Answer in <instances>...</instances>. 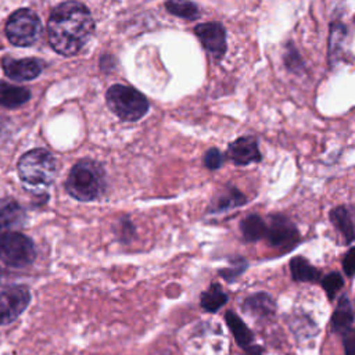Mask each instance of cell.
Instances as JSON below:
<instances>
[{"instance_id": "17", "label": "cell", "mask_w": 355, "mask_h": 355, "mask_svg": "<svg viewBox=\"0 0 355 355\" xmlns=\"http://www.w3.org/2000/svg\"><path fill=\"white\" fill-rule=\"evenodd\" d=\"M331 223L340 230L348 244L354 240V222L351 211L347 207H337L330 212Z\"/></svg>"}, {"instance_id": "1", "label": "cell", "mask_w": 355, "mask_h": 355, "mask_svg": "<svg viewBox=\"0 0 355 355\" xmlns=\"http://www.w3.org/2000/svg\"><path fill=\"white\" fill-rule=\"evenodd\" d=\"M94 21L89 10L78 1H65L57 6L47 22V35L51 47L61 55L78 54L90 39Z\"/></svg>"}, {"instance_id": "15", "label": "cell", "mask_w": 355, "mask_h": 355, "mask_svg": "<svg viewBox=\"0 0 355 355\" xmlns=\"http://www.w3.org/2000/svg\"><path fill=\"white\" fill-rule=\"evenodd\" d=\"M225 319H226V324H227L229 330L232 331L236 343L241 348H248L250 344L252 343L254 337H252L251 330L247 327V324L233 311H227L225 315Z\"/></svg>"}, {"instance_id": "26", "label": "cell", "mask_w": 355, "mask_h": 355, "mask_svg": "<svg viewBox=\"0 0 355 355\" xmlns=\"http://www.w3.org/2000/svg\"><path fill=\"white\" fill-rule=\"evenodd\" d=\"M343 268H344V272L348 277H352L354 276V269H355V255H354V250L349 248L347 255L344 257L343 259Z\"/></svg>"}, {"instance_id": "27", "label": "cell", "mask_w": 355, "mask_h": 355, "mask_svg": "<svg viewBox=\"0 0 355 355\" xmlns=\"http://www.w3.org/2000/svg\"><path fill=\"white\" fill-rule=\"evenodd\" d=\"M347 336L344 340V348H345V355H354L355 354V338H354V331L351 330L349 333L344 334Z\"/></svg>"}, {"instance_id": "5", "label": "cell", "mask_w": 355, "mask_h": 355, "mask_svg": "<svg viewBox=\"0 0 355 355\" xmlns=\"http://www.w3.org/2000/svg\"><path fill=\"white\" fill-rule=\"evenodd\" d=\"M36 248L33 241L17 232H0V261L11 268H25L35 262Z\"/></svg>"}, {"instance_id": "6", "label": "cell", "mask_w": 355, "mask_h": 355, "mask_svg": "<svg viewBox=\"0 0 355 355\" xmlns=\"http://www.w3.org/2000/svg\"><path fill=\"white\" fill-rule=\"evenodd\" d=\"M42 33L39 17L29 8H19L11 14L6 24V35L8 40L21 47L33 44Z\"/></svg>"}, {"instance_id": "4", "label": "cell", "mask_w": 355, "mask_h": 355, "mask_svg": "<svg viewBox=\"0 0 355 355\" xmlns=\"http://www.w3.org/2000/svg\"><path fill=\"white\" fill-rule=\"evenodd\" d=\"M105 100L111 111L122 121H137L148 110L147 98L136 89L125 85H114L105 93Z\"/></svg>"}, {"instance_id": "7", "label": "cell", "mask_w": 355, "mask_h": 355, "mask_svg": "<svg viewBox=\"0 0 355 355\" xmlns=\"http://www.w3.org/2000/svg\"><path fill=\"white\" fill-rule=\"evenodd\" d=\"M31 291L24 284L8 286L0 291V326L17 320L31 304Z\"/></svg>"}, {"instance_id": "10", "label": "cell", "mask_w": 355, "mask_h": 355, "mask_svg": "<svg viewBox=\"0 0 355 355\" xmlns=\"http://www.w3.org/2000/svg\"><path fill=\"white\" fill-rule=\"evenodd\" d=\"M1 67L10 79L18 82L35 79L42 72V64L35 58L12 60L10 57H4L1 60Z\"/></svg>"}, {"instance_id": "2", "label": "cell", "mask_w": 355, "mask_h": 355, "mask_svg": "<svg viewBox=\"0 0 355 355\" xmlns=\"http://www.w3.org/2000/svg\"><path fill=\"white\" fill-rule=\"evenodd\" d=\"M67 191L79 201H93L105 189V175L100 164L82 159L76 162L65 182Z\"/></svg>"}, {"instance_id": "14", "label": "cell", "mask_w": 355, "mask_h": 355, "mask_svg": "<svg viewBox=\"0 0 355 355\" xmlns=\"http://www.w3.org/2000/svg\"><path fill=\"white\" fill-rule=\"evenodd\" d=\"M25 220V212L15 201H7L0 207V232L21 227Z\"/></svg>"}, {"instance_id": "23", "label": "cell", "mask_w": 355, "mask_h": 355, "mask_svg": "<svg viewBox=\"0 0 355 355\" xmlns=\"http://www.w3.org/2000/svg\"><path fill=\"white\" fill-rule=\"evenodd\" d=\"M322 284H323V288L327 294V297L330 300H333L336 297V294L343 288V284H344V280L341 277L340 273L337 272H331V273H327L323 280H322Z\"/></svg>"}, {"instance_id": "29", "label": "cell", "mask_w": 355, "mask_h": 355, "mask_svg": "<svg viewBox=\"0 0 355 355\" xmlns=\"http://www.w3.org/2000/svg\"><path fill=\"white\" fill-rule=\"evenodd\" d=\"M1 276H3V270L0 269V280H1Z\"/></svg>"}, {"instance_id": "9", "label": "cell", "mask_w": 355, "mask_h": 355, "mask_svg": "<svg viewBox=\"0 0 355 355\" xmlns=\"http://www.w3.org/2000/svg\"><path fill=\"white\" fill-rule=\"evenodd\" d=\"M204 49L215 58H220L226 50V32L218 22H204L194 29Z\"/></svg>"}, {"instance_id": "28", "label": "cell", "mask_w": 355, "mask_h": 355, "mask_svg": "<svg viewBox=\"0 0 355 355\" xmlns=\"http://www.w3.org/2000/svg\"><path fill=\"white\" fill-rule=\"evenodd\" d=\"M245 355H262V348H261V347H258V345L248 347V348H247Z\"/></svg>"}, {"instance_id": "22", "label": "cell", "mask_w": 355, "mask_h": 355, "mask_svg": "<svg viewBox=\"0 0 355 355\" xmlns=\"http://www.w3.org/2000/svg\"><path fill=\"white\" fill-rule=\"evenodd\" d=\"M243 202H245V197L240 191H237L236 189H230L229 191L223 193L216 200L215 207L212 209L215 212H219V211H225V209H229V208H233V207H239Z\"/></svg>"}, {"instance_id": "25", "label": "cell", "mask_w": 355, "mask_h": 355, "mask_svg": "<svg viewBox=\"0 0 355 355\" xmlns=\"http://www.w3.org/2000/svg\"><path fill=\"white\" fill-rule=\"evenodd\" d=\"M223 162V157L216 148H211L204 155V164L208 169H218Z\"/></svg>"}, {"instance_id": "13", "label": "cell", "mask_w": 355, "mask_h": 355, "mask_svg": "<svg viewBox=\"0 0 355 355\" xmlns=\"http://www.w3.org/2000/svg\"><path fill=\"white\" fill-rule=\"evenodd\" d=\"M241 306L247 313L257 318H268L276 309V304L273 298L266 293H257L247 297L243 301Z\"/></svg>"}, {"instance_id": "20", "label": "cell", "mask_w": 355, "mask_h": 355, "mask_svg": "<svg viewBox=\"0 0 355 355\" xmlns=\"http://www.w3.org/2000/svg\"><path fill=\"white\" fill-rule=\"evenodd\" d=\"M240 230L247 241H257L265 236L266 225L258 215H248L240 223Z\"/></svg>"}, {"instance_id": "19", "label": "cell", "mask_w": 355, "mask_h": 355, "mask_svg": "<svg viewBox=\"0 0 355 355\" xmlns=\"http://www.w3.org/2000/svg\"><path fill=\"white\" fill-rule=\"evenodd\" d=\"M227 301V295L223 293L220 286L218 283H212L208 290H205L201 294L200 304L201 308L207 312H216L219 308H222Z\"/></svg>"}, {"instance_id": "24", "label": "cell", "mask_w": 355, "mask_h": 355, "mask_svg": "<svg viewBox=\"0 0 355 355\" xmlns=\"http://www.w3.org/2000/svg\"><path fill=\"white\" fill-rule=\"evenodd\" d=\"M245 261L243 258H237V259H233V262L229 265V268L220 270V276L227 280V282H232L234 279H237L244 270H245Z\"/></svg>"}, {"instance_id": "11", "label": "cell", "mask_w": 355, "mask_h": 355, "mask_svg": "<svg viewBox=\"0 0 355 355\" xmlns=\"http://www.w3.org/2000/svg\"><path fill=\"white\" fill-rule=\"evenodd\" d=\"M227 155L237 165H247L261 159L257 140L250 136L239 137L236 141H233L227 148Z\"/></svg>"}, {"instance_id": "12", "label": "cell", "mask_w": 355, "mask_h": 355, "mask_svg": "<svg viewBox=\"0 0 355 355\" xmlns=\"http://www.w3.org/2000/svg\"><path fill=\"white\" fill-rule=\"evenodd\" d=\"M354 311L352 304L347 297H341L331 316V327L338 334H347L352 330Z\"/></svg>"}, {"instance_id": "18", "label": "cell", "mask_w": 355, "mask_h": 355, "mask_svg": "<svg viewBox=\"0 0 355 355\" xmlns=\"http://www.w3.org/2000/svg\"><path fill=\"white\" fill-rule=\"evenodd\" d=\"M290 270L293 279L297 282H316L319 279V270L304 257H294L290 262Z\"/></svg>"}, {"instance_id": "3", "label": "cell", "mask_w": 355, "mask_h": 355, "mask_svg": "<svg viewBox=\"0 0 355 355\" xmlns=\"http://www.w3.org/2000/svg\"><path fill=\"white\" fill-rule=\"evenodd\" d=\"M18 173L28 187H47L53 183L57 173L55 158L47 150H31L21 157L18 162Z\"/></svg>"}, {"instance_id": "21", "label": "cell", "mask_w": 355, "mask_h": 355, "mask_svg": "<svg viewBox=\"0 0 355 355\" xmlns=\"http://www.w3.org/2000/svg\"><path fill=\"white\" fill-rule=\"evenodd\" d=\"M165 7L171 14L190 21L198 18L200 15L198 7L189 0H168L165 3Z\"/></svg>"}, {"instance_id": "8", "label": "cell", "mask_w": 355, "mask_h": 355, "mask_svg": "<svg viewBox=\"0 0 355 355\" xmlns=\"http://www.w3.org/2000/svg\"><path fill=\"white\" fill-rule=\"evenodd\" d=\"M265 236L273 247L290 250L298 241L297 227L291 223L290 219L282 215H273L266 226Z\"/></svg>"}, {"instance_id": "16", "label": "cell", "mask_w": 355, "mask_h": 355, "mask_svg": "<svg viewBox=\"0 0 355 355\" xmlns=\"http://www.w3.org/2000/svg\"><path fill=\"white\" fill-rule=\"evenodd\" d=\"M31 93L28 89L0 82V105L14 108L26 103Z\"/></svg>"}]
</instances>
